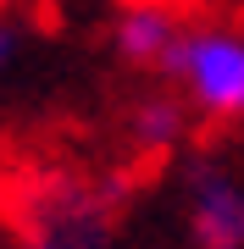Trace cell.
I'll return each mask as SVG.
<instances>
[{"label":"cell","instance_id":"5b68a950","mask_svg":"<svg viewBox=\"0 0 244 249\" xmlns=\"http://www.w3.org/2000/svg\"><path fill=\"white\" fill-rule=\"evenodd\" d=\"M183 11L172 6V0H122L117 22H111V45H117V55L128 67H155L161 72L167 50L178 45L183 34Z\"/></svg>","mask_w":244,"mask_h":249},{"label":"cell","instance_id":"7a4b0ae2","mask_svg":"<svg viewBox=\"0 0 244 249\" xmlns=\"http://www.w3.org/2000/svg\"><path fill=\"white\" fill-rule=\"evenodd\" d=\"M161 78L194 111V122H244V28L239 22H183L167 50Z\"/></svg>","mask_w":244,"mask_h":249},{"label":"cell","instance_id":"277c9868","mask_svg":"<svg viewBox=\"0 0 244 249\" xmlns=\"http://www.w3.org/2000/svg\"><path fill=\"white\" fill-rule=\"evenodd\" d=\"M189 127H194V111L172 89L139 94L133 106L122 111V150H128L133 166H161V160H172L189 144Z\"/></svg>","mask_w":244,"mask_h":249},{"label":"cell","instance_id":"3957f363","mask_svg":"<svg viewBox=\"0 0 244 249\" xmlns=\"http://www.w3.org/2000/svg\"><path fill=\"white\" fill-rule=\"evenodd\" d=\"M178 222L189 249H244V166L189 155L178 172Z\"/></svg>","mask_w":244,"mask_h":249},{"label":"cell","instance_id":"8992f818","mask_svg":"<svg viewBox=\"0 0 244 249\" xmlns=\"http://www.w3.org/2000/svg\"><path fill=\"white\" fill-rule=\"evenodd\" d=\"M28 39H34V22H28V17H17V11H6V6H0V78H6V72H11V67L22 61Z\"/></svg>","mask_w":244,"mask_h":249},{"label":"cell","instance_id":"52a82bcc","mask_svg":"<svg viewBox=\"0 0 244 249\" xmlns=\"http://www.w3.org/2000/svg\"><path fill=\"white\" fill-rule=\"evenodd\" d=\"M0 249H6V232H0Z\"/></svg>","mask_w":244,"mask_h":249},{"label":"cell","instance_id":"6da1fadb","mask_svg":"<svg viewBox=\"0 0 244 249\" xmlns=\"http://www.w3.org/2000/svg\"><path fill=\"white\" fill-rule=\"evenodd\" d=\"M128 178L89 166H45L17 178L0 232L6 249H122Z\"/></svg>","mask_w":244,"mask_h":249}]
</instances>
